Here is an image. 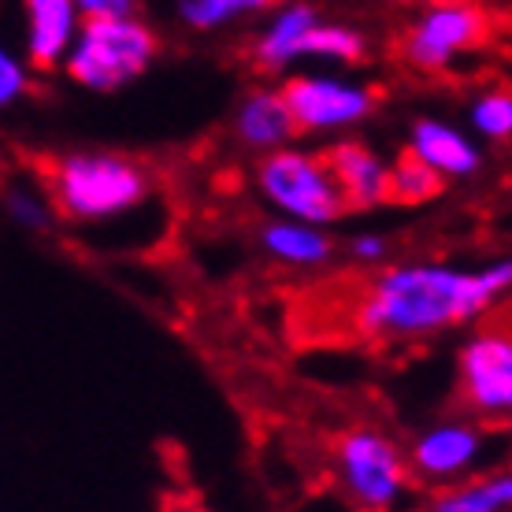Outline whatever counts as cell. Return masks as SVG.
<instances>
[{
  "instance_id": "cell-17",
  "label": "cell",
  "mask_w": 512,
  "mask_h": 512,
  "mask_svg": "<svg viewBox=\"0 0 512 512\" xmlns=\"http://www.w3.org/2000/svg\"><path fill=\"white\" fill-rule=\"evenodd\" d=\"M275 4H282V0H179L175 15H179V23L186 30L216 34V30H227V26L242 23V19L268 15Z\"/></svg>"
},
{
  "instance_id": "cell-10",
  "label": "cell",
  "mask_w": 512,
  "mask_h": 512,
  "mask_svg": "<svg viewBox=\"0 0 512 512\" xmlns=\"http://www.w3.org/2000/svg\"><path fill=\"white\" fill-rule=\"evenodd\" d=\"M82 23L75 0H23V60L34 71L64 67Z\"/></svg>"
},
{
  "instance_id": "cell-23",
  "label": "cell",
  "mask_w": 512,
  "mask_h": 512,
  "mask_svg": "<svg viewBox=\"0 0 512 512\" xmlns=\"http://www.w3.org/2000/svg\"><path fill=\"white\" fill-rule=\"evenodd\" d=\"M346 253L353 264H364V268H375V264H386V253H390V245H386L383 234L375 231H360L349 238Z\"/></svg>"
},
{
  "instance_id": "cell-5",
  "label": "cell",
  "mask_w": 512,
  "mask_h": 512,
  "mask_svg": "<svg viewBox=\"0 0 512 512\" xmlns=\"http://www.w3.org/2000/svg\"><path fill=\"white\" fill-rule=\"evenodd\" d=\"M334 472L360 512H390L412 475L394 438L375 427H353L334 442Z\"/></svg>"
},
{
  "instance_id": "cell-6",
  "label": "cell",
  "mask_w": 512,
  "mask_h": 512,
  "mask_svg": "<svg viewBox=\"0 0 512 512\" xmlns=\"http://www.w3.org/2000/svg\"><path fill=\"white\" fill-rule=\"evenodd\" d=\"M282 101L294 116L297 134H342L360 127L375 112L368 82L334 71H301L279 86Z\"/></svg>"
},
{
  "instance_id": "cell-4",
  "label": "cell",
  "mask_w": 512,
  "mask_h": 512,
  "mask_svg": "<svg viewBox=\"0 0 512 512\" xmlns=\"http://www.w3.org/2000/svg\"><path fill=\"white\" fill-rule=\"evenodd\" d=\"M256 190L279 219H297L312 227H331L346 216V201L334 182L327 156L312 149H275L256 164Z\"/></svg>"
},
{
  "instance_id": "cell-22",
  "label": "cell",
  "mask_w": 512,
  "mask_h": 512,
  "mask_svg": "<svg viewBox=\"0 0 512 512\" xmlns=\"http://www.w3.org/2000/svg\"><path fill=\"white\" fill-rule=\"evenodd\" d=\"M34 86V67L23 60V52L0 38V116L12 112Z\"/></svg>"
},
{
  "instance_id": "cell-25",
  "label": "cell",
  "mask_w": 512,
  "mask_h": 512,
  "mask_svg": "<svg viewBox=\"0 0 512 512\" xmlns=\"http://www.w3.org/2000/svg\"><path fill=\"white\" fill-rule=\"evenodd\" d=\"M160 512H205V509H201L197 501H167Z\"/></svg>"
},
{
  "instance_id": "cell-14",
  "label": "cell",
  "mask_w": 512,
  "mask_h": 512,
  "mask_svg": "<svg viewBox=\"0 0 512 512\" xmlns=\"http://www.w3.org/2000/svg\"><path fill=\"white\" fill-rule=\"evenodd\" d=\"M231 134L242 149L260 156L294 145L297 127L286 101H282L279 86H256V90L245 93L242 101H238V108H234Z\"/></svg>"
},
{
  "instance_id": "cell-13",
  "label": "cell",
  "mask_w": 512,
  "mask_h": 512,
  "mask_svg": "<svg viewBox=\"0 0 512 512\" xmlns=\"http://www.w3.org/2000/svg\"><path fill=\"white\" fill-rule=\"evenodd\" d=\"M405 153H412L420 164H427L438 179H472L483 167V149L475 145L472 134H464L461 127H453L446 119L423 116L409 127V145Z\"/></svg>"
},
{
  "instance_id": "cell-12",
  "label": "cell",
  "mask_w": 512,
  "mask_h": 512,
  "mask_svg": "<svg viewBox=\"0 0 512 512\" xmlns=\"http://www.w3.org/2000/svg\"><path fill=\"white\" fill-rule=\"evenodd\" d=\"M323 156H327V167L342 190L346 212H372V208L386 205L390 160H383L368 141L338 138Z\"/></svg>"
},
{
  "instance_id": "cell-2",
  "label": "cell",
  "mask_w": 512,
  "mask_h": 512,
  "mask_svg": "<svg viewBox=\"0 0 512 512\" xmlns=\"http://www.w3.org/2000/svg\"><path fill=\"white\" fill-rule=\"evenodd\" d=\"M45 193L52 212L71 223H116L123 216H134L149 201L153 179L138 160L123 153L78 149L52 160Z\"/></svg>"
},
{
  "instance_id": "cell-15",
  "label": "cell",
  "mask_w": 512,
  "mask_h": 512,
  "mask_svg": "<svg viewBox=\"0 0 512 512\" xmlns=\"http://www.w3.org/2000/svg\"><path fill=\"white\" fill-rule=\"evenodd\" d=\"M256 238H260V249L282 268L316 271L331 264L334 256V238L327 234V227H312V223H297V219H271L260 227Z\"/></svg>"
},
{
  "instance_id": "cell-19",
  "label": "cell",
  "mask_w": 512,
  "mask_h": 512,
  "mask_svg": "<svg viewBox=\"0 0 512 512\" xmlns=\"http://www.w3.org/2000/svg\"><path fill=\"white\" fill-rule=\"evenodd\" d=\"M364 56H368V41H364V34H360L357 26L327 23V19H320V23L312 26V34H308L305 60L353 67V64H360Z\"/></svg>"
},
{
  "instance_id": "cell-18",
  "label": "cell",
  "mask_w": 512,
  "mask_h": 512,
  "mask_svg": "<svg viewBox=\"0 0 512 512\" xmlns=\"http://www.w3.org/2000/svg\"><path fill=\"white\" fill-rule=\"evenodd\" d=\"M446 182L438 179L427 164H420L412 153H401L390 164L386 175V205H405V208H423L427 201H435Z\"/></svg>"
},
{
  "instance_id": "cell-9",
  "label": "cell",
  "mask_w": 512,
  "mask_h": 512,
  "mask_svg": "<svg viewBox=\"0 0 512 512\" xmlns=\"http://www.w3.org/2000/svg\"><path fill=\"white\" fill-rule=\"evenodd\" d=\"M490 438L475 420H442L435 427H427L416 442H412L409 472H416L427 483H461L479 468V461L487 457Z\"/></svg>"
},
{
  "instance_id": "cell-21",
  "label": "cell",
  "mask_w": 512,
  "mask_h": 512,
  "mask_svg": "<svg viewBox=\"0 0 512 512\" xmlns=\"http://www.w3.org/2000/svg\"><path fill=\"white\" fill-rule=\"evenodd\" d=\"M468 123L483 141H509L512 138V93L509 90H483L468 104Z\"/></svg>"
},
{
  "instance_id": "cell-16",
  "label": "cell",
  "mask_w": 512,
  "mask_h": 512,
  "mask_svg": "<svg viewBox=\"0 0 512 512\" xmlns=\"http://www.w3.org/2000/svg\"><path fill=\"white\" fill-rule=\"evenodd\" d=\"M512 479L509 472L468 475L461 483H449L442 494H435L431 512H509Z\"/></svg>"
},
{
  "instance_id": "cell-11",
  "label": "cell",
  "mask_w": 512,
  "mask_h": 512,
  "mask_svg": "<svg viewBox=\"0 0 512 512\" xmlns=\"http://www.w3.org/2000/svg\"><path fill=\"white\" fill-rule=\"evenodd\" d=\"M323 15L305 4V0H282L268 12L260 34L253 38V64L264 71V75H282L294 64L305 60L308 49V34L312 26L320 23Z\"/></svg>"
},
{
  "instance_id": "cell-8",
  "label": "cell",
  "mask_w": 512,
  "mask_h": 512,
  "mask_svg": "<svg viewBox=\"0 0 512 512\" xmlns=\"http://www.w3.org/2000/svg\"><path fill=\"white\" fill-rule=\"evenodd\" d=\"M457 386L479 420H509L512 338L505 327H479L457 349Z\"/></svg>"
},
{
  "instance_id": "cell-1",
  "label": "cell",
  "mask_w": 512,
  "mask_h": 512,
  "mask_svg": "<svg viewBox=\"0 0 512 512\" xmlns=\"http://www.w3.org/2000/svg\"><path fill=\"white\" fill-rule=\"evenodd\" d=\"M512 290V264L461 268L442 260L386 264L368 279L353 327L375 342H427L490 316Z\"/></svg>"
},
{
  "instance_id": "cell-7",
  "label": "cell",
  "mask_w": 512,
  "mask_h": 512,
  "mask_svg": "<svg viewBox=\"0 0 512 512\" xmlns=\"http://www.w3.org/2000/svg\"><path fill=\"white\" fill-rule=\"evenodd\" d=\"M490 38V19L483 8L468 0H438L416 15L409 34L401 41V52L420 71H446L461 56L475 52Z\"/></svg>"
},
{
  "instance_id": "cell-3",
  "label": "cell",
  "mask_w": 512,
  "mask_h": 512,
  "mask_svg": "<svg viewBox=\"0 0 512 512\" xmlns=\"http://www.w3.org/2000/svg\"><path fill=\"white\" fill-rule=\"evenodd\" d=\"M160 56V38L141 15L86 19L67 52V78L90 93H119L138 82Z\"/></svg>"
},
{
  "instance_id": "cell-20",
  "label": "cell",
  "mask_w": 512,
  "mask_h": 512,
  "mask_svg": "<svg viewBox=\"0 0 512 512\" xmlns=\"http://www.w3.org/2000/svg\"><path fill=\"white\" fill-rule=\"evenodd\" d=\"M0 205H4V216L12 219L19 231H30V234H41L52 227V201L49 193L34 186V182L26 179H12L4 190H0Z\"/></svg>"
},
{
  "instance_id": "cell-24",
  "label": "cell",
  "mask_w": 512,
  "mask_h": 512,
  "mask_svg": "<svg viewBox=\"0 0 512 512\" xmlns=\"http://www.w3.org/2000/svg\"><path fill=\"white\" fill-rule=\"evenodd\" d=\"M82 19H112V15H138V0H75Z\"/></svg>"
}]
</instances>
